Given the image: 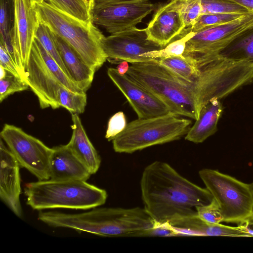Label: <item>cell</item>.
<instances>
[{"instance_id":"obj_10","label":"cell","mask_w":253,"mask_h":253,"mask_svg":"<svg viewBox=\"0 0 253 253\" xmlns=\"http://www.w3.org/2000/svg\"><path fill=\"white\" fill-rule=\"evenodd\" d=\"M155 7L150 0H96L91 21L113 34L136 27Z\"/></svg>"},{"instance_id":"obj_26","label":"cell","mask_w":253,"mask_h":253,"mask_svg":"<svg viewBox=\"0 0 253 253\" xmlns=\"http://www.w3.org/2000/svg\"><path fill=\"white\" fill-rule=\"evenodd\" d=\"M248 14L249 13L202 14L197 18L194 24L190 27V31L196 33L204 28L215 26L236 20Z\"/></svg>"},{"instance_id":"obj_1","label":"cell","mask_w":253,"mask_h":253,"mask_svg":"<svg viewBox=\"0 0 253 253\" xmlns=\"http://www.w3.org/2000/svg\"><path fill=\"white\" fill-rule=\"evenodd\" d=\"M144 208L158 222L197 214L196 207L210 204L209 190L189 181L169 164L156 161L146 166L140 179Z\"/></svg>"},{"instance_id":"obj_33","label":"cell","mask_w":253,"mask_h":253,"mask_svg":"<svg viewBox=\"0 0 253 253\" xmlns=\"http://www.w3.org/2000/svg\"><path fill=\"white\" fill-rule=\"evenodd\" d=\"M181 13L186 27H191L202 14L201 0H175Z\"/></svg>"},{"instance_id":"obj_29","label":"cell","mask_w":253,"mask_h":253,"mask_svg":"<svg viewBox=\"0 0 253 253\" xmlns=\"http://www.w3.org/2000/svg\"><path fill=\"white\" fill-rule=\"evenodd\" d=\"M201 14L253 13L243 6L228 0H201Z\"/></svg>"},{"instance_id":"obj_3","label":"cell","mask_w":253,"mask_h":253,"mask_svg":"<svg viewBox=\"0 0 253 253\" xmlns=\"http://www.w3.org/2000/svg\"><path fill=\"white\" fill-rule=\"evenodd\" d=\"M26 204L34 210L58 208L89 210L104 205L105 190L86 181L38 180L25 184Z\"/></svg>"},{"instance_id":"obj_41","label":"cell","mask_w":253,"mask_h":253,"mask_svg":"<svg viewBox=\"0 0 253 253\" xmlns=\"http://www.w3.org/2000/svg\"><path fill=\"white\" fill-rule=\"evenodd\" d=\"M95 0H86V1L88 4V6L91 11L93 8Z\"/></svg>"},{"instance_id":"obj_32","label":"cell","mask_w":253,"mask_h":253,"mask_svg":"<svg viewBox=\"0 0 253 253\" xmlns=\"http://www.w3.org/2000/svg\"><path fill=\"white\" fill-rule=\"evenodd\" d=\"M0 43L5 48L18 68L12 43V32L8 28L6 7L4 0H0Z\"/></svg>"},{"instance_id":"obj_43","label":"cell","mask_w":253,"mask_h":253,"mask_svg":"<svg viewBox=\"0 0 253 253\" xmlns=\"http://www.w3.org/2000/svg\"><path fill=\"white\" fill-rule=\"evenodd\" d=\"M33 0V1H35V0H36V1H38V0H44V1H48L49 0Z\"/></svg>"},{"instance_id":"obj_37","label":"cell","mask_w":253,"mask_h":253,"mask_svg":"<svg viewBox=\"0 0 253 253\" xmlns=\"http://www.w3.org/2000/svg\"><path fill=\"white\" fill-rule=\"evenodd\" d=\"M0 66H1L5 70L13 74L22 79L18 68L11 57L1 43H0Z\"/></svg>"},{"instance_id":"obj_9","label":"cell","mask_w":253,"mask_h":253,"mask_svg":"<svg viewBox=\"0 0 253 253\" xmlns=\"http://www.w3.org/2000/svg\"><path fill=\"white\" fill-rule=\"evenodd\" d=\"M0 135L21 167L26 169L38 180L49 179L52 148L12 125L5 124Z\"/></svg>"},{"instance_id":"obj_44","label":"cell","mask_w":253,"mask_h":253,"mask_svg":"<svg viewBox=\"0 0 253 253\" xmlns=\"http://www.w3.org/2000/svg\"><path fill=\"white\" fill-rule=\"evenodd\" d=\"M86 2V0H84Z\"/></svg>"},{"instance_id":"obj_35","label":"cell","mask_w":253,"mask_h":253,"mask_svg":"<svg viewBox=\"0 0 253 253\" xmlns=\"http://www.w3.org/2000/svg\"><path fill=\"white\" fill-rule=\"evenodd\" d=\"M126 125V120L124 113L122 111L116 113L108 121L105 138L109 141L112 140L125 129Z\"/></svg>"},{"instance_id":"obj_23","label":"cell","mask_w":253,"mask_h":253,"mask_svg":"<svg viewBox=\"0 0 253 253\" xmlns=\"http://www.w3.org/2000/svg\"><path fill=\"white\" fill-rule=\"evenodd\" d=\"M219 54L234 60L253 62V28L238 37Z\"/></svg>"},{"instance_id":"obj_15","label":"cell","mask_w":253,"mask_h":253,"mask_svg":"<svg viewBox=\"0 0 253 253\" xmlns=\"http://www.w3.org/2000/svg\"><path fill=\"white\" fill-rule=\"evenodd\" d=\"M0 160V199L16 216L21 217V167L1 138Z\"/></svg>"},{"instance_id":"obj_16","label":"cell","mask_w":253,"mask_h":253,"mask_svg":"<svg viewBox=\"0 0 253 253\" xmlns=\"http://www.w3.org/2000/svg\"><path fill=\"white\" fill-rule=\"evenodd\" d=\"M186 28L175 0L160 7L146 29L147 39L164 47Z\"/></svg>"},{"instance_id":"obj_24","label":"cell","mask_w":253,"mask_h":253,"mask_svg":"<svg viewBox=\"0 0 253 253\" xmlns=\"http://www.w3.org/2000/svg\"><path fill=\"white\" fill-rule=\"evenodd\" d=\"M60 107H62L72 114H80L84 111L87 104V95L85 92H75L66 87L60 90L57 97Z\"/></svg>"},{"instance_id":"obj_11","label":"cell","mask_w":253,"mask_h":253,"mask_svg":"<svg viewBox=\"0 0 253 253\" xmlns=\"http://www.w3.org/2000/svg\"><path fill=\"white\" fill-rule=\"evenodd\" d=\"M13 46L18 69L26 82L25 69L40 22L32 0H13Z\"/></svg>"},{"instance_id":"obj_4","label":"cell","mask_w":253,"mask_h":253,"mask_svg":"<svg viewBox=\"0 0 253 253\" xmlns=\"http://www.w3.org/2000/svg\"><path fill=\"white\" fill-rule=\"evenodd\" d=\"M126 74L161 101L170 112L198 119L193 84L176 76L155 59L131 63Z\"/></svg>"},{"instance_id":"obj_12","label":"cell","mask_w":253,"mask_h":253,"mask_svg":"<svg viewBox=\"0 0 253 253\" xmlns=\"http://www.w3.org/2000/svg\"><path fill=\"white\" fill-rule=\"evenodd\" d=\"M108 59L139 63L152 59L142 55L164 47L147 39L146 29L132 28L105 37L102 42Z\"/></svg>"},{"instance_id":"obj_39","label":"cell","mask_w":253,"mask_h":253,"mask_svg":"<svg viewBox=\"0 0 253 253\" xmlns=\"http://www.w3.org/2000/svg\"><path fill=\"white\" fill-rule=\"evenodd\" d=\"M238 4L253 13V0H228Z\"/></svg>"},{"instance_id":"obj_31","label":"cell","mask_w":253,"mask_h":253,"mask_svg":"<svg viewBox=\"0 0 253 253\" xmlns=\"http://www.w3.org/2000/svg\"><path fill=\"white\" fill-rule=\"evenodd\" d=\"M29 87L28 84L21 77L7 71L5 76L0 79V101L2 102L10 95Z\"/></svg>"},{"instance_id":"obj_40","label":"cell","mask_w":253,"mask_h":253,"mask_svg":"<svg viewBox=\"0 0 253 253\" xmlns=\"http://www.w3.org/2000/svg\"><path fill=\"white\" fill-rule=\"evenodd\" d=\"M129 66L128 62L126 61H122L117 67V70L121 75H125L127 73Z\"/></svg>"},{"instance_id":"obj_6","label":"cell","mask_w":253,"mask_h":253,"mask_svg":"<svg viewBox=\"0 0 253 253\" xmlns=\"http://www.w3.org/2000/svg\"><path fill=\"white\" fill-rule=\"evenodd\" d=\"M180 116L169 112L131 121L112 140L114 151L132 153L180 139L187 134L191 124L190 120Z\"/></svg>"},{"instance_id":"obj_5","label":"cell","mask_w":253,"mask_h":253,"mask_svg":"<svg viewBox=\"0 0 253 253\" xmlns=\"http://www.w3.org/2000/svg\"><path fill=\"white\" fill-rule=\"evenodd\" d=\"M193 84L197 113L213 99H220L253 82V62L237 60L217 55L199 67Z\"/></svg>"},{"instance_id":"obj_18","label":"cell","mask_w":253,"mask_h":253,"mask_svg":"<svg viewBox=\"0 0 253 253\" xmlns=\"http://www.w3.org/2000/svg\"><path fill=\"white\" fill-rule=\"evenodd\" d=\"M51 33L68 76L86 93L91 85L96 71L86 64L65 41Z\"/></svg>"},{"instance_id":"obj_20","label":"cell","mask_w":253,"mask_h":253,"mask_svg":"<svg viewBox=\"0 0 253 253\" xmlns=\"http://www.w3.org/2000/svg\"><path fill=\"white\" fill-rule=\"evenodd\" d=\"M168 222L178 236L231 237L234 232L232 226L207 222L200 218L198 214L177 217Z\"/></svg>"},{"instance_id":"obj_17","label":"cell","mask_w":253,"mask_h":253,"mask_svg":"<svg viewBox=\"0 0 253 253\" xmlns=\"http://www.w3.org/2000/svg\"><path fill=\"white\" fill-rule=\"evenodd\" d=\"M52 148L49 179L84 181L89 179L91 174L67 144L54 146Z\"/></svg>"},{"instance_id":"obj_42","label":"cell","mask_w":253,"mask_h":253,"mask_svg":"<svg viewBox=\"0 0 253 253\" xmlns=\"http://www.w3.org/2000/svg\"><path fill=\"white\" fill-rule=\"evenodd\" d=\"M249 184H250L251 190L252 191V193L253 194V182H252V183H250ZM249 219L253 220V211L252 215V216L251 217V218Z\"/></svg>"},{"instance_id":"obj_36","label":"cell","mask_w":253,"mask_h":253,"mask_svg":"<svg viewBox=\"0 0 253 253\" xmlns=\"http://www.w3.org/2000/svg\"><path fill=\"white\" fill-rule=\"evenodd\" d=\"M174 237L177 234L172 229L168 222L160 223L155 221V225L149 229L140 231L134 237Z\"/></svg>"},{"instance_id":"obj_7","label":"cell","mask_w":253,"mask_h":253,"mask_svg":"<svg viewBox=\"0 0 253 253\" xmlns=\"http://www.w3.org/2000/svg\"><path fill=\"white\" fill-rule=\"evenodd\" d=\"M199 174L217 203L223 222L240 224L251 218L253 194L250 184L217 170L204 169Z\"/></svg>"},{"instance_id":"obj_38","label":"cell","mask_w":253,"mask_h":253,"mask_svg":"<svg viewBox=\"0 0 253 253\" xmlns=\"http://www.w3.org/2000/svg\"><path fill=\"white\" fill-rule=\"evenodd\" d=\"M239 226L247 234L248 237H253V220L248 219Z\"/></svg>"},{"instance_id":"obj_8","label":"cell","mask_w":253,"mask_h":253,"mask_svg":"<svg viewBox=\"0 0 253 253\" xmlns=\"http://www.w3.org/2000/svg\"><path fill=\"white\" fill-rule=\"evenodd\" d=\"M253 28V13L223 24L204 28L188 41L183 56L199 67Z\"/></svg>"},{"instance_id":"obj_27","label":"cell","mask_w":253,"mask_h":253,"mask_svg":"<svg viewBox=\"0 0 253 253\" xmlns=\"http://www.w3.org/2000/svg\"><path fill=\"white\" fill-rule=\"evenodd\" d=\"M195 34V32L189 31L180 39L169 42L164 48L145 53L142 54V56L151 59H158L183 56L187 42Z\"/></svg>"},{"instance_id":"obj_28","label":"cell","mask_w":253,"mask_h":253,"mask_svg":"<svg viewBox=\"0 0 253 253\" xmlns=\"http://www.w3.org/2000/svg\"><path fill=\"white\" fill-rule=\"evenodd\" d=\"M47 2L81 20L91 21V11L84 0H49Z\"/></svg>"},{"instance_id":"obj_13","label":"cell","mask_w":253,"mask_h":253,"mask_svg":"<svg viewBox=\"0 0 253 253\" xmlns=\"http://www.w3.org/2000/svg\"><path fill=\"white\" fill-rule=\"evenodd\" d=\"M25 78L42 109L60 107L57 97L64 86L45 65L35 40L25 69Z\"/></svg>"},{"instance_id":"obj_30","label":"cell","mask_w":253,"mask_h":253,"mask_svg":"<svg viewBox=\"0 0 253 253\" xmlns=\"http://www.w3.org/2000/svg\"><path fill=\"white\" fill-rule=\"evenodd\" d=\"M35 38L40 42L45 50L68 76L49 29L44 24L40 23L35 35Z\"/></svg>"},{"instance_id":"obj_2","label":"cell","mask_w":253,"mask_h":253,"mask_svg":"<svg viewBox=\"0 0 253 253\" xmlns=\"http://www.w3.org/2000/svg\"><path fill=\"white\" fill-rule=\"evenodd\" d=\"M39 22L65 41L95 71L108 59L105 36L91 21L81 20L44 0H32Z\"/></svg>"},{"instance_id":"obj_14","label":"cell","mask_w":253,"mask_h":253,"mask_svg":"<svg viewBox=\"0 0 253 253\" xmlns=\"http://www.w3.org/2000/svg\"><path fill=\"white\" fill-rule=\"evenodd\" d=\"M107 75L126 97L138 118L153 117L170 112L161 101L127 74L121 75L117 69L109 68Z\"/></svg>"},{"instance_id":"obj_34","label":"cell","mask_w":253,"mask_h":253,"mask_svg":"<svg viewBox=\"0 0 253 253\" xmlns=\"http://www.w3.org/2000/svg\"><path fill=\"white\" fill-rule=\"evenodd\" d=\"M196 211L199 217L207 222L218 224L223 222L219 206L213 198L210 204L197 207Z\"/></svg>"},{"instance_id":"obj_22","label":"cell","mask_w":253,"mask_h":253,"mask_svg":"<svg viewBox=\"0 0 253 253\" xmlns=\"http://www.w3.org/2000/svg\"><path fill=\"white\" fill-rule=\"evenodd\" d=\"M155 59L176 76L193 84L199 75L198 67L192 60L184 56Z\"/></svg>"},{"instance_id":"obj_21","label":"cell","mask_w":253,"mask_h":253,"mask_svg":"<svg viewBox=\"0 0 253 253\" xmlns=\"http://www.w3.org/2000/svg\"><path fill=\"white\" fill-rule=\"evenodd\" d=\"M223 108L219 99H213L201 109L198 119L185 135L188 141L199 143L213 135L217 130V123Z\"/></svg>"},{"instance_id":"obj_19","label":"cell","mask_w":253,"mask_h":253,"mask_svg":"<svg viewBox=\"0 0 253 253\" xmlns=\"http://www.w3.org/2000/svg\"><path fill=\"white\" fill-rule=\"evenodd\" d=\"M72 134L68 146L91 174L98 170L101 158L90 141L79 115L72 114Z\"/></svg>"},{"instance_id":"obj_25","label":"cell","mask_w":253,"mask_h":253,"mask_svg":"<svg viewBox=\"0 0 253 253\" xmlns=\"http://www.w3.org/2000/svg\"><path fill=\"white\" fill-rule=\"evenodd\" d=\"M41 58L46 67L66 88L75 92H84L63 71L58 63L45 50L40 42L35 38Z\"/></svg>"}]
</instances>
